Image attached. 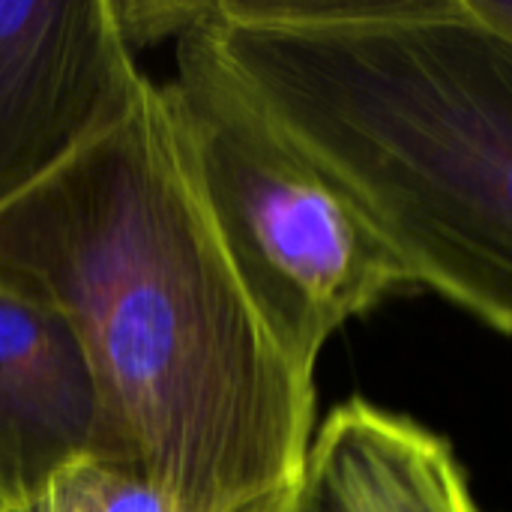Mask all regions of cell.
<instances>
[{
    "label": "cell",
    "mask_w": 512,
    "mask_h": 512,
    "mask_svg": "<svg viewBox=\"0 0 512 512\" xmlns=\"http://www.w3.org/2000/svg\"><path fill=\"white\" fill-rule=\"evenodd\" d=\"M144 81L111 0H0V210L120 120Z\"/></svg>",
    "instance_id": "obj_4"
},
{
    "label": "cell",
    "mask_w": 512,
    "mask_h": 512,
    "mask_svg": "<svg viewBox=\"0 0 512 512\" xmlns=\"http://www.w3.org/2000/svg\"><path fill=\"white\" fill-rule=\"evenodd\" d=\"M294 512H312V510H309V504H306V498H303V495H300V501H297Z\"/></svg>",
    "instance_id": "obj_10"
},
{
    "label": "cell",
    "mask_w": 512,
    "mask_h": 512,
    "mask_svg": "<svg viewBox=\"0 0 512 512\" xmlns=\"http://www.w3.org/2000/svg\"><path fill=\"white\" fill-rule=\"evenodd\" d=\"M303 498L312 512H483L447 438L360 396L318 423Z\"/></svg>",
    "instance_id": "obj_6"
},
{
    "label": "cell",
    "mask_w": 512,
    "mask_h": 512,
    "mask_svg": "<svg viewBox=\"0 0 512 512\" xmlns=\"http://www.w3.org/2000/svg\"><path fill=\"white\" fill-rule=\"evenodd\" d=\"M9 512H180L144 468L120 456H81Z\"/></svg>",
    "instance_id": "obj_7"
},
{
    "label": "cell",
    "mask_w": 512,
    "mask_h": 512,
    "mask_svg": "<svg viewBox=\"0 0 512 512\" xmlns=\"http://www.w3.org/2000/svg\"><path fill=\"white\" fill-rule=\"evenodd\" d=\"M207 18L177 39V72L165 84L204 201L261 321L315 378L324 345L345 324L414 282L366 216L258 108Z\"/></svg>",
    "instance_id": "obj_3"
},
{
    "label": "cell",
    "mask_w": 512,
    "mask_h": 512,
    "mask_svg": "<svg viewBox=\"0 0 512 512\" xmlns=\"http://www.w3.org/2000/svg\"><path fill=\"white\" fill-rule=\"evenodd\" d=\"M0 282L78 333L111 420L180 512H294L315 378L261 321L168 84L0 210Z\"/></svg>",
    "instance_id": "obj_1"
},
{
    "label": "cell",
    "mask_w": 512,
    "mask_h": 512,
    "mask_svg": "<svg viewBox=\"0 0 512 512\" xmlns=\"http://www.w3.org/2000/svg\"><path fill=\"white\" fill-rule=\"evenodd\" d=\"M117 27L123 33V39L129 42V48H144L162 39H180L186 30H192L207 12L210 3H177V0H165V3H153V0H111Z\"/></svg>",
    "instance_id": "obj_8"
},
{
    "label": "cell",
    "mask_w": 512,
    "mask_h": 512,
    "mask_svg": "<svg viewBox=\"0 0 512 512\" xmlns=\"http://www.w3.org/2000/svg\"><path fill=\"white\" fill-rule=\"evenodd\" d=\"M207 27L414 288L512 339V39L465 0H213Z\"/></svg>",
    "instance_id": "obj_2"
},
{
    "label": "cell",
    "mask_w": 512,
    "mask_h": 512,
    "mask_svg": "<svg viewBox=\"0 0 512 512\" xmlns=\"http://www.w3.org/2000/svg\"><path fill=\"white\" fill-rule=\"evenodd\" d=\"M465 3L480 21H486L492 30L512 39V0H465Z\"/></svg>",
    "instance_id": "obj_9"
},
{
    "label": "cell",
    "mask_w": 512,
    "mask_h": 512,
    "mask_svg": "<svg viewBox=\"0 0 512 512\" xmlns=\"http://www.w3.org/2000/svg\"><path fill=\"white\" fill-rule=\"evenodd\" d=\"M93 453L132 459L78 333L48 303L0 282V512Z\"/></svg>",
    "instance_id": "obj_5"
}]
</instances>
